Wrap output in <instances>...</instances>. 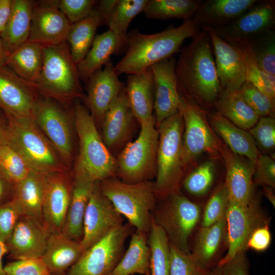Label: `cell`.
Segmentation results:
<instances>
[{
	"label": "cell",
	"mask_w": 275,
	"mask_h": 275,
	"mask_svg": "<svg viewBox=\"0 0 275 275\" xmlns=\"http://www.w3.org/2000/svg\"><path fill=\"white\" fill-rule=\"evenodd\" d=\"M72 179L66 172L44 175L42 214L49 233L62 231L67 214Z\"/></svg>",
	"instance_id": "obj_16"
},
{
	"label": "cell",
	"mask_w": 275,
	"mask_h": 275,
	"mask_svg": "<svg viewBox=\"0 0 275 275\" xmlns=\"http://www.w3.org/2000/svg\"><path fill=\"white\" fill-rule=\"evenodd\" d=\"M153 116L140 124L137 139L129 142L120 153L116 174L121 181L136 183L150 181L156 176L159 133Z\"/></svg>",
	"instance_id": "obj_8"
},
{
	"label": "cell",
	"mask_w": 275,
	"mask_h": 275,
	"mask_svg": "<svg viewBox=\"0 0 275 275\" xmlns=\"http://www.w3.org/2000/svg\"><path fill=\"white\" fill-rule=\"evenodd\" d=\"M239 91L246 103L260 117H274L275 101L253 84L245 81Z\"/></svg>",
	"instance_id": "obj_46"
},
{
	"label": "cell",
	"mask_w": 275,
	"mask_h": 275,
	"mask_svg": "<svg viewBox=\"0 0 275 275\" xmlns=\"http://www.w3.org/2000/svg\"><path fill=\"white\" fill-rule=\"evenodd\" d=\"M214 107L216 112L246 130L252 128L260 117L244 100L239 90H223Z\"/></svg>",
	"instance_id": "obj_37"
},
{
	"label": "cell",
	"mask_w": 275,
	"mask_h": 275,
	"mask_svg": "<svg viewBox=\"0 0 275 275\" xmlns=\"http://www.w3.org/2000/svg\"><path fill=\"white\" fill-rule=\"evenodd\" d=\"M219 266L222 275H250V265L245 252L239 253Z\"/></svg>",
	"instance_id": "obj_54"
},
{
	"label": "cell",
	"mask_w": 275,
	"mask_h": 275,
	"mask_svg": "<svg viewBox=\"0 0 275 275\" xmlns=\"http://www.w3.org/2000/svg\"><path fill=\"white\" fill-rule=\"evenodd\" d=\"M44 175L32 171L13 188L12 199L20 207L22 214L43 223L42 208Z\"/></svg>",
	"instance_id": "obj_32"
},
{
	"label": "cell",
	"mask_w": 275,
	"mask_h": 275,
	"mask_svg": "<svg viewBox=\"0 0 275 275\" xmlns=\"http://www.w3.org/2000/svg\"><path fill=\"white\" fill-rule=\"evenodd\" d=\"M248 44L258 65L265 71L275 75V30L257 36Z\"/></svg>",
	"instance_id": "obj_43"
},
{
	"label": "cell",
	"mask_w": 275,
	"mask_h": 275,
	"mask_svg": "<svg viewBox=\"0 0 275 275\" xmlns=\"http://www.w3.org/2000/svg\"><path fill=\"white\" fill-rule=\"evenodd\" d=\"M215 164L207 160L199 165L184 179L183 186L187 192L195 196H202L210 190L214 179Z\"/></svg>",
	"instance_id": "obj_44"
},
{
	"label": "cell",
	"mask_w": 275,
	"mask_h": 275,
	"mask_svg": "<svg viewBox=\"0 0 275 275\" xmlns=\"http://www.w3.org/2000/svg\"><path fill=\"white\" fill-rule=\"evenodd\" d=\"M234 46L239 49L242 56L245 81L275 101V75L265 71L258 65L249 44Z\"/></svg>",
	"instance_id": "obj_40"
},
{
	"label": "cell",
	"mask_w": 275,
	"mask_h": 275,
	"mask_svg": "<svg viewBox=\"0 0 275 275\" xmlns=\"http://www.w3.org/2000/svg\"><path fill=\"white\" fill-rule=\"evenodd\" d=\"M200 28L191 18L184 20L177 27L171 26L153 34H144L138 30L127 33L125 54L114 66L116 73L119 75L143 72L156 63L173 57L180 51L184 41L196 35Z\"/></svg>",
	"instance_id": "obj_2"
},
{
	"label": "cell",
	"mask_w": 275,
	"mask_h": 275,
	"mask_svg": "<svg viewBox=\"0 0 275 275\" xmlns=\"http://www.w3.org/2000/svg\"><path fill=\"white\" fill-rule=\"evenodd\" d=\"M125 92L133 115L140 124L153 117L154 84L150 68L129 74Z\"/></svg>",
	"instance_id": "obj_30"
},
{
	"label": "cell",
	"mask_w": 275,
	"mask_h": 275,
	"mask_svg": "<svg viewBox=\"0 0 275 275\" xmlns=\"http://www.w3.org/2000/svg\"><path fill=\"white\" fill-rule=\"evenodd\" d=\"M34 86L22 79L7 66L0 67V107L2 110L31 117L38 98Z\"/></svg>",
	"instance_id": "obj_23"
},
{
	"label": "cell",
	"mask_w": 275,
	"mask_h": 275,
	"mask_svg": "<svg viewBox=\"0 0 275 275\" xmlns=\"http://www.w3.org/2000/svg\"><path fill=\"white\" fill-rule=\"evenodd\" d=\"M201 29L205 31L210 38L222 90H239L245 81L244 61L239 49L221 38L211 28Z\"/></svg>",
	"instance_id": "obj_20"
},
{
	"label": "cell",
	"mask_w": 275,
	"mask_h": 275,
	"mask_svg": "<svg viewBox=\"0 0 275 275\" xmlns=\"http://www.w3.org/2000/svg\"><path fill=\"white\" fill-rule=\"evenodd\" d=\"M229 202L228 191L223 184L217 188L206 203L201 215V227L209 226L225 217Z\"/></svg>",
	"instance_id": "obj_45"
},
{
	"label": "cell",
	"mask_w": 275,
	"mask_h": 275,
	"mask_svg": "<svg viewBox=\"0 0 275 275\" xmlns=\"http://www.w3.org/2000/svg\"><path fill=\"white\" fill-rule=\"evenodd\" d=\"M98 183L102 193L135 230L149 233L157 199L154 182L128 183L111 177Z\"/></svg>",
	"instance_id": "obj_4"
},
{
	"label": "cell",
	"mask_w": 275,
	"mask_h": 275,
	"mask_svg": "<svg viewBox=\"0 0 275 275\" xmlns=\"http://www.w3.org/2000/svg\"><path fill=\"white\" fill-rule=\"evenodd\" d=\"M31 117L64 162L66 165L70 162L73 140L70 123L66 113L51 98H38Z\"/></svg>",
	"instance_id": "obj_14"
},
{
	"label": "cell",
	"mask_w": 275,
	"mask_h": 275,
	"mask_svg": "<svg viewBox=\"0 0 275 275\" xmlns=\"http://www.w3.org/2000/svg\"><path fill=\"white\" fill-rule=\"evenodd\" d=\"M117 2L118 0H101L98 2L97 9L101 14L105 24Z\"/></svg>",
	"instance_id": "obj_57"
},
{
	"label": "cell",
	"mask_w": 275,
	"mask_h": 275,
	"mask_svg": "<svg viewBox=\"0 0 275 275\" xmlns=\"http://www.w3.org/2000/svg\"><path fill=\"white\" fill-rule=\"evenodd\" d=\"M43 48L41 44L28 41L9 55L6 66L22 79L34 85L41 71Z\"/></svg>",
	"instance_id": "obj_35"
},
{
	"label": "cell",
	"mask_w": 275,
	"mask_h": 275,
	"mask_svg": "<svg viewBox=\"0 0 275 275\" xmlns=\"http://www.w3.org/2000/svg\"><path fill=\"white\" fill-rule=\"evenodd\" d=\"M71 25L57 1L34 3L28 41L43 46L59 44L66 40Z\"/></svg>",
	"instance_id": "obj_17"
},
{
	"label": "cell",
	"mask_w": 275,
	"mask_h": 275,
	"mask_svg": "<svg viewBox=\"0 0 275 275\" xmlns=\"http://www.w3.org/2000/svg\"><path fill=\"white\" fill-rule=\"evenodd\" d=\"M132 228L127 223L112 230L85 251L66 275H108L123 256Z\"/></svg>",
	"instance_id": "obj_10"
},
{
	"label": "cell",
	"mask_w": 275,
	"mask_h": 275,
	"mask_svg": "<svg viewBox=\"0 0 275 275\" xmlns=\"http://www.w3.org/2000/svg\"><path fill=\"white\" fill-rule=\"evenodd\" d=\"M3 111L7 144L18 152L31 170L43 175L66 172L58 152L31 117Z\"/></svg>",
	"instance_id": "obj_3"
},
{
	"label": "cell",
	"mask_w": 275,
	"mask_h": 275,
	"mask_svg": "<svg viewBox=\"0 0 275 275\" xmlns=\"http://www.w3.org/2000/svg\"><path fill=\"white\" fill-rule=\"evenodd\" d=\"M104 23L96 8L86 18L71 25L65 41L69 45L71 57L76 65L88 53L98 28Z\"/></svg>",
	"instance_id": "obj_36"
},
{
	"label": "cell",
	"mask_w": 275,
	"mask_h": 275,
	"mask_svg": "<svg viewBox=\"0 0 275 275\" xmlns=\"http://www.w3.org/2000/svg\"><path fill=\"white\" fill-rule=\"evenodd\" d=\"M125 39L109 30L96 35L88 53L77 64L80 78L88 80L101 69L111 60L113 54H118L125 48Z\"/></svg>",
	"instance_id": "obj_28"
},
{
	"label": "cell",
	"mask_w": 275,
	"mask_h": 275,
	"mask_svg": "<svg viewBox=\"0 0 275 275\" xmlns=\"http://www.w3.org/2000/svg\"><path fill=\"white\" fill-rule=\"evenodd\" d=\"M256 184L275 187L274 158L267 155L259 154L256 163L253 176Z\"/></svg>",
	"instance_id": "obj_52"
},
{
	"label": "cell",
	"mask_w": 275,
	"mask_h": 275,
	"mask_svg": "<svg viewBox=\"0 0 275 275\" xmlns=\"http://www.w3.org/2000/svg\"><path fill=\"white\" fill-rule=\"evenodd\" d=\"M225 217L227 252L219 260L217 266H222L239 253L245 252L247 242L253 232L269 224L255 197L246 205L229 201Z\"/></svg>",
	"instance_id": "obj_12"
},
{
	"label": "cell",
	"mask_w": 275,
	"mask_h": 275,
	"mask_svg": "<svg viewBox=\"0 0 275 275\" xmlns=\"http://www.w3.org/2000/svg\"><path fill=\"white\" fill-rule=\"evenodd\" d=\"M249 132L256 146L264 152H269L275 147V120L274 117H260Z\"/></svg>",
	"instance_id": "obj_48"
},
{
	"label": "cell",
	"mask_w": 275,
	"mask_h": 275,
	"mask_svg": "<svg viewBox=\"0 0 275 275\" xmlns=\"http://www.w3.org/2000/svg\"><path fill=\"white\" fill-rule=\"evenodd\" d=\"M258 0L202 1L192 19L200 28L225 25L249 10Z\"/></svg>",
	"instance_id": "obj_26"
},
{
	"label": "cell",
	"mask_w": 275,
	"mask_h": 275,
	"mask_svg": "<svg viewBox=\"0 0 275 275\" xmlns=\"http://www.w3.org/2000/svg\"><path fill=\"white\" fill-rule=\"evenodd\" d=\"M176 60L172 57L152 65L154 110L158 126L178 111L180 95L175 72Z\"/></svg>",
	"instance_id": "obj_18"
},
{
	"label": "cell",
	"mask_w": 275,
	"mask_h": 275,
	"mask_svg": "<svg viewBox=\"0 0 275 275\" xmlns=\"http://www.w3.org/2000/svg\"><path fill=\"white\" fill-rule=\"evenodd\" d=\"M96 182L76 162L70 204L62 230L73 240L80 241L82 238L85 213Z\"/></svg>",
	"instance_id": "obj_24"
},
{
	"label": "cell",
	"mask_w": 275,
	"mask_h": 275,
	"mask_svg": "<svg viewBox=\"0 0 275 275\" xmlns=\"http://www.w3.org/2000/svg\"><path fill=\"white\" fill-rule=\"evenodd\" d=\"M8 253V250L5 242L0 239V275H7L3 264V258Z\"/></svg>",
	"instance_id": "obj_58"
},
{
	"label": "cell",
	"mask_w": 275,
	"mask_h": 275,
	"mask_svg": "<svg viewBox=\"0 0 275 275\" xmlns=\"http://www.w3.org/2000/svg\"><path fill=\"white\" fill-rule=\"evenodd\" d=\"M49 233L43 223L22 214L6 242L8 253L15 260L41 258Z\"/></svg>",
	"instance_id": "obj_19"
},
{
	"label": "cell",
	"mask_w": 275,
	"mask_h": 275,
	"mask_svg": "<svg viewBox=\"0 0 275 275\" xmlns=\"http://www.w3.org/2000/svg\"><path fill=\"white\" fill-rule=\"evenodd\" d=\"M34 4L30 0H13L11 16L0 34L9 54L29 40Z\"/></svg>",
	"instance_id": "obj_33"
},
{
	"label": "cell",
	"mask_w": 275,
	"mask_h": 275,
	"mask_svg": "<svg viewBox=\"0 0 275 275\" xmlns=\"http://www.w3.org/2000/svg\"><path fill=\"white\" fill-rule=\"evenodd\" d=\"M0 170L13 186L32 171L18 152L7 144L0 147Z\"/></svg>",
	"instance_id": "obj_42"
},
{
	"label": "cell",
	"mask_w": 275,
	"mask_h": 275,
	"mask_svg": "<svg viewBox=\"0 0 275 275\" xmlns=\"http://www.w3.org/2000/svg\"><path fill=\"white\" fill-rule=\"evenodd\" d=\"M73 116L79 143L77 162L96 181L113 177L117 161L100 136L93 117L78 102L74 105Z\"/></svg>",
	"instance_id": "obj_7"
},
{
	"label": "cell",
	"mask_w": 275,
	"mask_h": 275,
	"mask_svg": "<svg viewBox=\"0 0 275 275\" xmlns=\"http://www.w3.org/2000/svg\"><path fill=\"white\" fill-rule=\"evenodd\" d=\"M148 0H118L106 24L108 30L125 38L132 19L143 12Z\"/></svg>",
	"instance_id": "obj_41"
},
{
	"label": "cell",
	"mask_w": 275,
	"mask_h": 275,
	"mask_svg": "<svg viewBox=\"0 0 275 275\" xmlns=\"http://www.w3.org/2000/svg\"><path fill=\"white\" fill-rule=\"evenodd\" d=\"M225 239V217L209 226L199 229L190 253L202 270L206 271L216 266V256Z\"/></svg>",
	"instance_id": "obj_31"
},
{
	"label": "cell",
	"mask_w": 275,
	"mask_h": 275,
	"mask_svg": "<svg viewBox=\"0 0 275 275\" xmlns=\"http://www.w3.org/2000/svg\"><path fill=\"white\" fill-rule=\"evenodd\" d=\"M123 222L124 217L102 193L97 181L84 215L79 241L82 253Z\"/></svg>",
	"instance_id": "obj_15"
},
{
	"label": "cell",
	"mask_w": 275,
	"mask_h": 275,
	"mask_svg": "<svg viewBox=\"0 0 275 275\" xmlns=\"http://www.w3.org/2000/svg\"><path fill=\"white\" fill-rule=\"evenodd\" d=\"M203 275H222L221 267L216 265L213 268L204 272Z\"/></svg>",
	"instance_id": "obj_62"
},
{
	"label": "cell",
	"mask_w": 275,
	"mask_h": 275,
	"mask_svg": "<svg viewBox=\"0 0 275 275\" xmlns=\"http://www.w3.org/2000/svg\"><path fill=\"white\" fill-rule=\"evenodd\" d=\"M209 120L212 128L230 150L256 163L260 153L249 131L237 126L216 111L209 114Z\"/></svg>",
	"instance_id": "obj_29"
},
{
	"label": "cell",
	"mask_w": 275,
	"mask_h": 275,
	"mask_svg": "<svg viewBox=\"0 0 275 275\" xmlns=\"http://www.w3.org/2000/svg\"><path fill=\"white\" fill-rule=\"evenodd\" d=\"M134 119L124 88L108 107L102 123V139L110 151L125 143Z\"/></svg>",
	"instance_id": "obj_25"
},
{
	"label": "cell",
	"mask_w": 275,
	"mask_h": 275,
	"mask_svg": "<svg viewBox=\"0 0 275 275\" xmlns=\"http://www.w3.org/2000/svg\"><path fill=\"white\" fill-rule=\"evenodd\" d=\"M156 181L157 199L162 200L179 192L183 167L182 164L183 121L178 111L158 126Z\"/></svg>",
	"instance_id": "obj_5"
},
{
	"label": "cell",
	"mask_w": 275,
	"mask_h": 275,
	"mask_svg": "<svg viewBox=\"0 0 275 275\" xmlns=\"http://www.w3.org/2000/svg\"><path fill=\"white\" fill-rule=\"evenodd\" d=\"M178 111L183 121L182 164L184 168L203 153L218 152L221 142L209 125L206 112L180 95Z\"/></svg>",
	"instance_id": "obj_11"
},
{
	"label": "cell",
	"mask_w": 275,
	"mask_h": 275,
	"mask_svg": "<svg viewBox=\"0 0 275 275\" xmlns=\"http://www.w3.org/2000/svg\"><path fill=\"white\" fill-rule=\"evenodd\" d=\"M205 272L190 253L184 252L170 243V275H203Z\"/></svg>",
	"instance_id": "obj_47"
},
{
	"label": "cell",
	"mask_w": 275,
	"mask_h": 275,
	"mask_svg": "<svg viewBox=\"0 0 275 275\" xmlns=\"http://www.w3.org/2000/svg\"><path fill=\"white\" fill-rule=\"evenodd\" d=\"M43 61L37 81L38 91L63 101L83 97L80 77L66 41L43 46Z\"/></svg>",
	"instance_id": "obj_6"
},
{
	"label": "cell",
	"mask_w": 275,
	"mask_h": 275,
	"mask_svg": "<svg viewBox=\"0 0 275 275\" xmlns=\"http://www.w3.org/2000/svg\"><path fill=\"white\" fill-rule=\"evenodd\" d=\"M98 1L94 0H60L57 5L71 24L88 16Z\"/></svg>",
	"instance_id": "obj_49"
},
{
	"label": "cell",
	"mask_w": 275,
	"mask_h": 275,
	"mask_svg": "<svg viewBox=\"0 0 275 275\" xmlns=\"http://www.w3.org/2000/svg\"><path fill=\"white\" fill-rule=\"evenodd\" d=\"M274 28L275 1L258 0L229 24L211 29L226 42L237 45L249 43L254 38Z\"/></svg>",
	"instance_id": "obj_13"
},
{
	"label": "cell",
	"mask_w": 275,
	"mask_h": 275,
	"mask_svg": "<svg viewBox=\"0 0 275 275\" xmlns=\"http://www.w3.org/2000/svg\"><path fill=\"white\" fill-rule=\"evenodd\" d=\"M201 0H148L143 13L152 19L167 20L193 18Z\"/></svg>",
	"instance_id": "obj_38"
},
{
	"label": "cell",
	"mask_w": 275,
	"mask_h": 275,
	"mask_svg": "<svg viewBox=\"0 0 275 275\" xmlns=\"http://www.w3.org/2000/svg\"><path fill=\"white\" fill-rule=\"evenodd\" d=\"M82 253L79 241L60 231L49 233L41 258L52 275H66Z\"/></svg>",
	"instance_id": "obj_27"
},
{
	"label": "cell",
	"mask_w": 275,
	"mask_h": 275,
	"mask_svg": "<svg viewBox=\"0 0 275 275\" xmlns=\"http://www.w3.org/2000/svg\"><path fill=\"white\" fill-rule=\"evenodd\" d=\"M218 152L226 167L224 184L229 201L239 205L249 204L255 197L253 187L255 164L235 154L222 143Z\"/></svg>",
	"instance_id": "obj_22"
},
{
	"label": "cell",
	"mask_w": 275,
	"mask_h": 275,
	"mask_svg": "<svg viewBox=\"0 0 275 275\" xmlns=\"http://www.w3.org/2000/svg\"><path fill=\"white\" fill-rule=\"evenodd\" d=\"M162 200L163 202L152 212L154 221L164 231L170 244L190 253L188 240L201 218L200 206L179 192Z\"/></svg>",
	"instance_id": "obj_9"
},
{
	"label": "cell",
	"mask_w": 275,
	"mask_h": 275,
	"mask_svg": "<svg viewBox=\"0 0 275 275\" xmlns=\"http://www.w3.org/2000/svg\"><path fill=\"white\" fill-rule=\"evenodd\" d=\"M146 275H150V273H148V274H146Z\"/></svg>",
	"instance_id": "obj_63"
},
{
	"label": "cell",
	"mask_w": 275,
	"mask_h": 275,
	"mask_svg": "<svg viewBox=\"0 0 275 275\" xmlns=\"http://www.w3.org/2000/svg\"><path fill=\"white\" fill-rule=\"evenodd\" d=\"M263 193L265 196L269 200V201L274 207L275 206V197L273 191V188L268 186H264Z\"/></svg>",
	"instance_id": "obj_61"
},
{
	"label": "cell",
	"mask_w": 275,
	"mask_h": 275,
	"mask_svg": "<svg viewBox=\"0 0 275 275\" xmlns=\"http://www.w3.org/2000/svg\"><path fill=\"white\" fill-rule=\"evenodd\" d=\"M87 81L86 103L96 123L102 124L108 107L125 87L111 60Z\"/></svg>",
	"instance_id": "obj_21"
},
{
	"label": "cell",
	"mask_w": 275,
	"mask_h": 275,
	"mask_svg": "<svg viewBox=\"0 0 275 275\" xmlns=\"http://www.w3.org/2000/svg\"><path fill=\"white\" fill-rule=\"evenodd\" d=\"M271 235L269 224L256 229L250 236L246 243V248L251 249L258 252L266 251L270 246Z\"/></svg>",
	"instance_id": "obj_53"
},
{
	"label": "cell",
	"mask_w": 275,
	"mask_h": 275,
	"mask_svg": "<svg viewBox=\"0 0 275 275\" xmlns=\"http://www.w3.org/2000/svg\"><path fill=\"white\" fill-rule=\"evenodd\" d=\"M4 113V112H3ZM5 115L2 116L0 114V147L6 142V121H4Z\"/></svg>",
	"instance_id": "obj_60"
},
{
	"label": "cell",
	"mask_w": 275,
	"mask_h": 275,
	"mask_svg": "<svg viewBox=\"0 0 275 275\" xmlns=\"http://www.w3.org/2000/svg\"><path fill=\"white\" fill-rule=\"evenodd\" d=\"M9 53L0 36V67L6 66Z\"/></svg>",
	"instance_id": "obj_59"
},
{
	"label": "cell",
	"mask_w": 275,
	"mask_h": 275,
	"mask_svg": "<svg viewBox=\"0 0 275 275\" xmlns=\"http://www.w3.org/2000/svg\"><path fill=\"white\" fill-rule=\"evenodd\" d=\"M175 72L180 96L205 112V107L215 106L222 89L211 41L205 31H200L189 44L181 48Z\"/></svg>",
	"instance_id": "obj_1"
},
{
	"label": "cell",
	"mask_w": 275,
	"mask_h": 275,
	"mask_svg": "<svg viewBox=\"0 0 275 275\" xmlns=\"http://www.w3.org/2000/svg\"><path fill=\"white\" fill-rule=\"evenodd\" d=\"M13 0H0V34L5 30L11 15Z\"/></svg>",
	"instance_id": "obj_55"
},
{
	"label": "cell",
	"mask_w": 275,
	"mask_h": 275,
	"mask_svg": "<svg viewBox=\"0 0 275 275\" xmlns=\"http://www.w3.org/2000/svg\"><path fill=\"white\" fill-rule=\"evenodd\" d=\"M13 188L0 170V204L12 198Z\"/></svg>",
	"instance_id": "obj_56"
},
{
	"label": "cell",
	"mask_w": 275,
	"mask_h": 275,
	"mask_svg": "<svg viewBox=\"0 0 275 275\" xmlns=\"http://www.w3.org/2000/svg\"><path fill=\"white\" fill-rule=\"evenodd\" d=\"M148 243L150 250V275H170V242L153 218Z\"/></svg>",
	"instance_id": "obj_39"
},
{
	"label": "cell",
	"mask_w": 275,
	"mask_h": 275,
	"mask_svg": "<svg viewBox=\"0 0 275 275\" xmlns=\"http://www.w3.org/2000/svg\"><path fill=\"white\" fill-rule=\"evenodd\" d=\"M150 263L148 233L135 230L127 250L108 275H146L150 273Z\"/></svg>",
	"instance_id": "obj_34"
},
{
	"label": "cell",
	"mask_w": 275,
	"mask_h": 275,
	"mask_svg": "<svg viewBox=\"0 0 275 275\" xmlns=\"http://www.w3.org/2000/svg\"><path fill=\"white\" fill-rule=\"evenodd\" d=\"M22 211L12 198L0 204V239L6 242L20 216Z\"/></svg>",
	"instance_id": "obj_51"
},
{
	"label": "cell",
	"mask_w": 275,
	"mask_h": 275,
	"mask_svg": "<svg viewBox=\"0 0 275 275\" xmlns=\"http://www.w3.org/2000/svg\"><path fill=\"white\" fill-rule=\"evenodd\" d=\"M7 275H52L42 258L17 259L4 266Z\"/></svg>",
	"instance_id": "obj_50"
}]
</instances>
